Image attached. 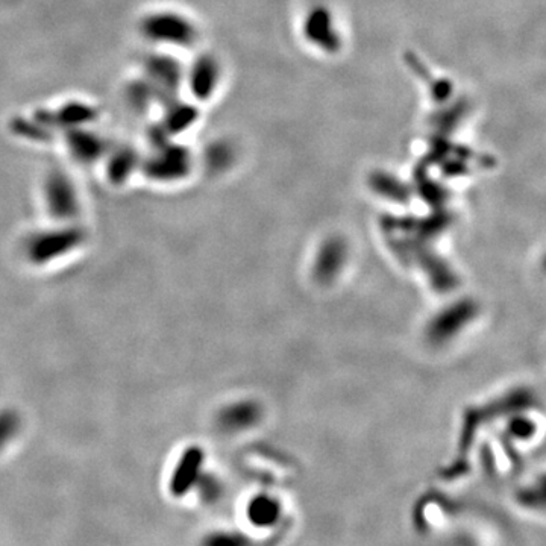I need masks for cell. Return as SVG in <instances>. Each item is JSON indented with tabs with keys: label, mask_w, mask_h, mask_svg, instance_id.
Wrapping results in <instances>:
<instances>
[{
	"label": "cell",
	"mask_w": 546,
	"mask_h": 546,
	"mask_svg": "<svg viewBox=\"0 0 546 546\" xmlns=\"http://www.w3.org/2000/svg\"><path fill=\"white\" fill-rule=\"evenodd\" d=\"M202 460L204 457H202L199 448L187 449L181 455L169 481V490L173 496H184L195 486L199 474H201Z\"/></svg>",
	"instance_id": "1"
}]
</instances>
